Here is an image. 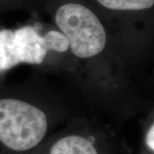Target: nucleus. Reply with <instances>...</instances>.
<instances>
[{
  "mask_svg": "<svg viewBox=\"0 0 154 154\" xmlns=\"http://www.w3.org/2000/svg\"><path fill=\"white\" fill-rule=\"evenodd\" d=\"M102 6L114 11H142L153 6L154 0H97Z\"/></svg>",
  "mask_w": 154,
  "mask_h": 154,
  "instance_id": "423d86ee",
  "label": "nucleus"
},
{
  "mask_svg": "<svg viewBox=\"0 0 154 154\" xmlns=\"http://www.w3.org/2000/svg\"><path fill=\"white\" fill-rule=\"evenodd\" d=\"M48 154H99L96 137L72 134L62 136L54 141Z\"/></svg>",
  "mask_w": 154,
  "mask_h": 154,
  "instance_id": "20e7f679",
  "label": "nucleus"
},
{
  "mask_svg": "<svg viewBox=\"0 0 154 154\" xmlns=\"http://www.w3.org/2000/svg\"><path fill=\"white\" fill-rule=\"evenodd\" d=\"M14 45L20 63L39 64L49 51L44 36H40L35 28L29 26L14 32Z\"/></svg>",
  "mask_w": 154,
  "mask_h": 154,
  "instance_id": "7ed1b4c3",
  "label": "nucleus"
},
{
  "mask_svg": "<svg viewBox=\"0 0 154 154\" xmlns=\"http://www.w3.org/2000/svg\"><path fill=\"white\" fill-rule=\"evenodd\" d=\"M56 22L68 38L72 52L78 57H94L105 48V28L87 7L75 3L63 5L56 13Z\"/></svg>",
  "mask_w": 154,
  "mask_h": 154,
  "instance_id": "f03ea898",
  "label": "nucleus"
},
{
  "mask_svg": "<svg viewBox=\"0 0 154 154\" xmlns=\"http://www.w3.org/2000/svg\"><path fill=\"white\" fill-rule=\"evenodd\" d=\"M48 49L57 52H64L69 47V42L67 37L58 31H50L44 35Z\"/></svg>",
  "mask_w": 154,
  "mask_h": 154,
  "instance_id": "0eeeda50",
  "label": "nucleus"
},
{
  "mask_svg": "<svg viewBox=\"0 0 154 154\" xmlns=\"http://www.w3.org/2000/svg\"><path fill=\"white\" fill-rule=\"evenodd\" d=\"M48 131L44 111L15 99H0V144L14 152L37 147Z\"/></svg>",
  "mask_w": 154,
  "mask_h": 154,
  "instance_id": "f257e3e1",
  "label": "nucleus"
},
{
  "mask_svg": "<svg viewBox=\"0 0 154 154\" xmlns=\"http://www.w3.org/2000/svg\"><path fill=\"white\" fill-rule=\"evenodd\" d=\"M145 144L150 152H154V125L152 124L145 136Z\"/></svg>",
  "mask_w": 154,
  "mask_h": 154,
  "instance_id": "6e6552de",
  "label": "nucleus"
},
{
  "mask_svg": "<svg viewBox=\"0 0 154 154\" xmlns=\"http://www.w3.org/2000/svg\"><path fill=\"white\" fill-rule=\"evenodd\" d=\"M20 63L15 45L14 32L11 30L0 31V71H5Z\"/></svg>",
  "mask_w": 154,
  "mask_h": 154,
  "instance_id": "39448f33",
  "label": "nucleus"
}]
</instances>
